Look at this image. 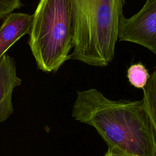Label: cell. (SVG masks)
<instances>
[{"label": "cell", "instance_id": "5", "mask_svg": "<svg viewBox=\"0 0 156 156\" xmlns=\"http://www.w3.org/2000/svg\"><path fill=\"white\" fill-rule=\"evenodd\" d=\"M21 82L16 73L14 58L4 54L0 59V122L6 121L13 114L12 93Z\"/></svg>", "mask_w": 156, "mask_h": 156}, {"label": "cell", "instance_id": "10", "mask_svg": "<svg viewBox=\"0 0 156 156\" xmlns=\"http://www.w3.org/2000/svg\"><path fill=\"white\" fill-rule=\"evenodd\" d=\"M105 156H129V155H124V154H121L118 152L113 151H112V150L108 149L107 152L105 154Z\"/></svg>", "mask_w": 156, "mask_h": 156}, {"label": "cell", "instance_id": "7", "mask_svg": "<svg viewBox=\"0 0 156 156\" xmlns=\"http://www.w3.org/2000/svg\"><path fill=\"white\" fill-rule=\"evenodd\" d=\"M143 91L142 101L150 118L156 138V69L150 76Z\"/></svg>", "mask_w": 156, "mask_h": 156}, {"label": "cell", "instance_id": "9", "mask_svg": "<svg viewBox=\"0 0 156 156\" xmlns=\"http://www.w3.org/2000/svg\"><path fill=\"white\" fill-rule=\"evenodd\" d=\"M22 6L21 0H0V20Z\"/></svg>", "mask_w": 156, "mask_h": 156}, {"label": "cell", "instance_id": "6", "mask_svg": "<svg viewBox=\"0 0 156 156\" xmlns=\"http://www.w3.org/2000/svg\"><path fill=\"white\" fill-rule=\"evenodd\" d=\"M33 15L13 12L0 24V59L18 40L30 32Z\"/></svg>", "mask_w": 156, "mask_h": 156}, {"label": "cell", "instance_id": "1", "mask_svg": "<svg viewBox=\"0 0 156 156\" xmlns=\"http://www.w3.org/2000/svg\"><path fill=\"white\" fill-rule=\"evenodd\" d=\"M77 93L72 117L94 127L109 149L129 156H156V138L142 99L114 101L95 88Z\"/></svg>", "mask_w": 156, "mask_h": 156}, {"label": "cell", "instance_id": "2", "mask_svg": "<svg viewBox=\"0 0 156 156\" xmlns=\"http://www.w3.org/2000/svg\"><path fill=\"white\" fill-rule=\"evenodd\" d=\"M74 24L70 59L104 67L115 56L124 0H70Z\"/></svg>", "mask_w": 156, "mask_h": 156}, {"label": "cell", "instance_id": "3", "mask_svg": "<svg viewBox=\"0 0 156 156\" xmlns=\"http://www.w3.org/2000/svg\"><path fill=\"white\" fill-rule=\"evenodd\" d=\"M33 15L29 45L38 69L55 72L70 59L74 24L70 0H40Z\"/></svg>", "mask_w": 156, "mask_h": 156}, {"label": "cell", "instance_id": "4", "mask_svg": "<svg viewBox=\"0 0 156 156\" xmlns=\"http://www.w3.org/2000/svg\"><path fill=\"white\" fill-rule=\"evenodd\" d=\"M118 40L133 43L156 55V0H146L144 5L131 17H121Z\"/></svg>", "mask_w": 156, "mask_h": 156}, {"label": "cell", "instance_id": "8", "mask_svg": "<svg viewBox=\"0 0 156 156\" xmlns=\"http://www.w3.org/2000/svg\"><path fill=\"white\" fill-rule=\"evenodd\" d=\"M127 77L132 85L143 89L147 84L150 75L144 65L139 62L132 65L127 69Z\"/></svg>", "mask_w": 156, "mask_h": 156}]
</instances>
